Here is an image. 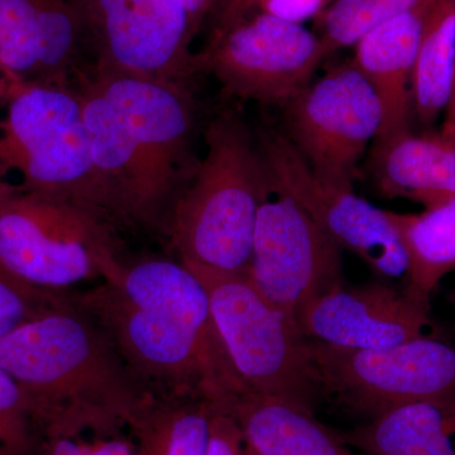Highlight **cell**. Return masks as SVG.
Here are the masks:
<instances>
[{
	"label": "cell",
	"instance_id": "obj_1",
	"mask_svg": "<svg viewBox=\"0 0 455 455\" xmlns=\"http://www.w3.org/2000/svg\"><path fill=\"white\" fill-rule=\"evenodd\" d=\"M106 331L147 394L224 411L248 392L212 317L208 292L181 262L122 259L104 280L68 291Z\"/></svg>",
	"mask_w": 455,
	"mask_h": 455
},
{
	"label": "cell",
	"instance_id": "obj_2",
	"mask_svg": "<svg viewBox=\"0 0 455 455\" xmlns=\"http://www.w3.org/2000/svg\"><path fill=\"white\" fill-rule=\"evenodd\" d=\"M77 88L92 161L122 232L166 239L173 205L200 163L193 82L92 71Z\"/></svg>",
	"mask_w": 455,
	"mask_h": 455
},
{
	"label": "cell",
	"instance_id": "obj_3",
	"mask_svg": "<svg viewBox=\"0 0 455 455\" xmlns=\"http://www.w3.org/2000/svg\"><path fill=\"white\" fill-rule=\"evenodd\" d=\"M0 370L25 391L38 425L92 415L131 421L151 396L68 291L61 304L0 340Z\"/></svg>",
	"mask_w": 455,
	"mask_h": 455
},
{
	"label": "cell",
	"instance_id": "obj_4",
	"mask_svg": "<svg viewBox=\"0 0 455 455\" xmlns=\"http://www.w3.org/2000/svg\"><path fill=\"white\" fill-rule=\"evenodd\" d=\"M205 155L176 200L166 241L180 262L248 276L260 205L271 193L256 133L235 108L203 128Z\"/></svg>",
	"mask_w": 455,
	"mask_h": 455
},
{
	"label": "cell",
	"instance_id": "obj_5",
	"mask_svg": "<svg viewBox=\"0 0 455 455\" xmlns=\"http://www.w3.org/2000/svg\"><path fill=\"white\" fill-rule=\"evenodd\" d=\"M122 228L92 161L77 86L9 80L0 99V176Z\"/></svg>",
	"mask_w": 455,
	"mask_h": 455
},
{
	"label": "cell",
	"instance_id": "obj_6",
	"mask_svg": "<svg viewBox=\"0 0 455 455\" xmlns=\"http://www.w3.org/2000/svg\"><path fill=\"white\" fill-rule=\"evenodd\" d=\"M119 235L73 204L0 176V267L37 289L101 281L121 259Z\"/></svg>",
	"mask_w": 455,
	"mask_h": 455
},
{
	"label": "cell",
	"instance_id": "obj_7",
	"mask_svg": "<svg viewBox=\"0 0 455 455\" xmlns=\"http://www.w3.org/2000/svg\"><path fill=\"white\" fill-rule=\"evenodd\" d=\"M187 267L205 287L221 340L248 390L314 411L322 392L310 340L298 322L266 300L247 277Z\"/></svg>",
	"mask_w": 455,
	"mask_h": 455
},
{
	"label": "cell",
	"instance_id": "obj_8",
	"mask_svg": "<svg viewBox=\"0 0 455 455\" xmlns=\"http://www.w3.org/2000/svg\"><path fill=\"white\" fill-rule=\"evenodd\" d=\"M310 355L320 392L370 419L412 401L455 395V346L427 335L372 350L310 340Z\"/></svg>",
	"mask_w": 455,
	"mask_h": 455
},
{
	"label": "cell",
	"instance_id": "obj_9",
	"mask_svg": "<svg viewBox=\"0 0 455 455\" xmlns=\"http://www.w3.org/2000/svg\"><path fill=\"white\" fill-rule=\"evenodd\" d=\"M328 56L316 33L259 11L209 41L196 64L228 97L284 108L313 83Z\"/></svg>",
	"mask_w": 455,
	"mask_h": 455
},
{
	"label": "cell",
	"instance_id": "obj_10",
	"mask_svg": "<svg viewBox=\"0 0 455 455\" xmlns=\"http://www.w3.org/2000/svg\"><path fill=\"white\" fill-rule=\"evenodd\" d=\"M283 110V133L310 169L325 181L353 188L383 123L381 101L353 59L311 83Z\"/></svg>",
	"mask_w": 455,
	"mask_h": 455
},
{
	"label": "cell",
	"instance_id": "obj_11",
	"mask_svg": "<svg viewBox=\"0 0 455 455\" xmlns=\"http://www.w3.org/2000/svg\"><path fill=\"white\" fill-rule=\"evenodd\" d=\"M92 71L193 82L191 44L199 29L181 0H76Z\"/></svg>",
	"mask_w": 455,
	"mask_h": 455
},
{
	"label": "cell",
	"instance_id": "obj_12",
	"mask_svg": "<svg viewBox=\"0 0 455 455\" xmlns=\"http://www.w3.org/2000/svg\"><path fill=\"white\" fill-rule=\"evenodd\" d=\"M256 139L272 188L293 197L341 250L355 254L374 274L407 281L409 260L388 211L358 196L353 188L319 178L283 132L259 131Z\"/></svg>",
	"mask_w": 455,
	"mask_h": 455
},
{
	"label": "cell",
	"instance_id": "obj_13",
	"mask_svg": "<svg viewBox=\"0 0 455 455\" xmlns=\"http://www.w3.org/2000/svg\"><path fill=\"white\" fill-rule=\"evenodd\" d=\"M341 252L300 204L271 187L257 218L247 278L296 320L305 305L344 283Z\"/></svg>",
	"mask_w": 455,
	"mask_h": 455
},
{
	"label": "cell",
	"instance_id": "obj_14",
	"mask_svg": "<svg viewBox=\"0 0 455 455\" xmlns=\"http://www.w3.org/2000/svg\"><path fill=\"white\" fill-rule=\"evenodd\" d=\"M0 64L18 82L79 85L94 65L76 0H0Z\"/></svg>",
	"mask_w": 455,
	"mask_h": 455
},
{
	"label": "cell",
	"instance_id": "obj_15",
	"mask_svg": "<svg viewBox=\"0 0 455 455\" xmlns=\"http://www.w3.org/2000/svg\"><path fill=\"white\" fill-rule=\"evenodd\" d=\"M430 302L385 283H341L305 305L299 328L309 340L338 348L372 350L425 337Z\"/></svg>",
	"mask_w": 455,
	"mask_h": 455
},
{
	"label": "cell",
	"instance_id": "obj_16",
	"mask_svg": "<svg viewBox=\"0 0 455 455\" xmlns=\"http://www.w3.org/2000/svg\"><path fill=\"white\" fill-rule=\"evenodd\" d=\"M368 171L383 197L439 208L455 199V127L379 137L371 146Z\"/></svg>",
	"mask_w": 455,
	"mask_h": 455
},
{
	"label": "cell",
	"instance_id": "obj_17",
	"mask_svg": "<svg viewBox=\"0 0 455 455\" xmlns=\"http://www.w3.org/2000/svg\"><path fill=\"white\" fill-rule=\"evenodd\" d=\"M431 2L374 27L355 44L353 61L382 104L377 139L411 130L412 73Z\"/></svg>",
	"mask_w": 455,
	"mask_h": 455
},
{
	"label": "cell",
	"instance_id": "obj_18",
	"mask_svg": "<svg viewBox=\"0 0 455 455\" xmlns=\"http://www.w3.org/2000/svg\"><path fill=\"white\" fill-rule=\"evenodd\" d=\"M256 455H357L314 411L248 391L224 410Z\"/></svg>",
	"mask_w": 455,
	"mask_h": 455
},
{
	"label": "cell",
	"instance_id": "obj_19",
	"mask_svg": "<svg viewBox=\"0 0 455 455\" xmlns=\"http://www.w3.org/2000/svg\"><path fill=\"white\" fill-rule=\"evenodd\" d=\"M337 434L364 455H455V395L403 403Z\"/></svg>",
	"mask_w": 455,
	"mask_h": 455
},
{
	"label": "cell",
	"instance_id": "obj_20",
	"mask_svg": "<svg viewBox=\"0 0 455 455\" xmlns=\"http://www.w3.org/2000/svg\"><path fill=\"white\" fill-rule=\"evenodd\" d=\"M218 410L188 398L149 396L130 421L134 455H206Z\"/></svg>",
	"mask_w": 455,
	"mask_h": 455
},
{
	"label": "cell",
	"instance_id": "obj_21",
	"mask_svg": "<svg viewBox=\"0 0 455 455\" xmlns=\"http://www.w3.org/2000/svg\"><path fill=\"white\" fill-rule=\"evenodd\" d=\"M455 76V0H433L412 73V116L433 127L445 113Z\"/></svg>",
	"mask_w": 455,
	"mask_h": 455
},
{
	"label": "cell",
	"instance_id": "obj_22",
	"mask_svg": "<svg viewBox=\"0 0 455 455\" xmlns=\"http://www.w3.org/2000/svg\"><path fill=\"white\" fill-rule=\"evenodd\" d=\"M388 215L409 260L405 289L430 302L440 281L455 271V199L420 214Z\"/></svg>",
	"mask_w": 455,
	"mask_h": 455
},
{
	"label": "cell",
	"instance_id": "obj_23",
	"mask_svg": "<svg viewBox=\"0 0 455 455\" xmlns=\"http://www.w3.org/2000/svg\"><path fill=\"white\" fill-rule=\"evenodd\" d=\"M38 427L36 455H134L130 421L114 416L53 419Z\"/></svg>",
	"mask_w": 455,
	"mask_h": 455
},
{
	"label": "cell",
	"instance_id": "obj_24",
	"mask_svg": "<svg viewBox=\"0 0 455 455\" xmlns=\"http://www.w3.org/2000/svg\"><path fill=\"white\" fill-rule=\"evenodd\" d=\"M429 0H337L314 20L316 35L329 56L355 46L367 32L386 20Z\"/></svg>",
	"mask_w": 455,
	"mask_h": 455
},
{
	"label": "cell",
	"instance_id": "obj_25",
	"mask_svg": "<svg viewBox=\"0 0 455 455\" xmlns=\"http://www.w3.org/2000/svg\"><path fill=\"white\" fill-rule=\"evenodd\" d=\"M40 427L31 401L8 373L0 370V455L37 454Z\"/></svg>",
	"mask_w": 455,
	"mask_h": 455
},
{
	"label": "cell",
	"instance_id": "obj_26",
	"mask_svg": "<svg viewBox=\"0 0 455 455\" xmlns=\"http://www.w3.org/2000/svg\"><path fill=\"white\" fill-rule=\"evenodd\" d=\"M65 292L37 289L0 267V340L61 304Z\"/></svg>",
	"mask_w": 455,
	"mask_h": 455
},
{
	"label": "cell",
	"instance_id": "obj_27",
	"mask_svg": "<svg viewBox=\"0 0 455 455\" xmlns=\"http://www.w3.org/2000/svg\"><path fill=\"white\" fill-rule=\"evenodd\" d=\"M206 455H256L235 419L223 411L215 412L211 443Z\"/></svg>",
	"mask_w": 455,
	"mask_h": 455
},
{
	"label": "cell",
	"instance_id": "obj_28",
	"mask_svg": "<svg viewBox=\"0 0 455 455\" xmlns=\"http://www.w3.org/2000/svg\"><path fill=\"white\" fill-rule=\"evenodd\" d=\"M337 0H259L257 9L287 22L298 23L315 20Z\"/></svg>",
	"mask_w": 455,
	"mask_h": 455
},
{
	"label": "cell",
	"instance_id": "obj_29",
	"mask_svg": "<svg viewBox=\"0 0 455 455\" xmlns=\"http://www.w3.org/2000/svg\"><path fill=\"white\" fill-rule=\"evenodd\" d=\"M259 0H220L212 9L211 16V37H220L221 33L254 13ZM208 41V42H209Z\"/></svg>",
	"mask_w": 455,
	"mask_h": 455
},
{
	"label": "cell",
	"instance_id": "obj_30",
	"mask_svg": "<svg viewBox=\"0 0 455 455\" xmlns=\"http://www.w3.org/2000/svg\"><path fill=\"white\" fill-rule=\"evenodd\" d=\"M218 2L220 0H181L182 4L187 8L188 16L199 31L204 20L211 16L212 9L215 8Z\"/></svg>",
	"mask_w": 455,
	"mask_h": 455
},
{
	"label": "cell",
	"instance_id": "obj_31",
	"mask_svg": "<svg viewBox=\"0 0 455 455\" xmlns=\"http://www.w3.org/2000/svg\"><path fill=\"white\" fill-rule=\"evenodd\" d=\"M445 125H451V127H455V76H454V86H453V94H451V103L445 110V121L443 123Z\"/></svg>",
	"mask_w": 455,
	"mask_h": 455
},
{
	"label": "cell",
	"instance_id": "obj_32",
	"mask_svg": "<svg viewBox=\"0 0 455 455\" xmlns=\"http://www.w3.org/2000/svg\"><path fill=\"white\" fill-rule=\"evenodd\" d=\"M9 76L7 73H5L4 68H3L2 64H0V98L4 94L5 89H7L9 83Z\"/></svg>",
	"mask_w": 455,
	"mask_h": 455
},
{
	"label": "cell",
	"instance_id": "obj_33",
	"mask_svg": "<svg viewBox=\"0 0 455 455\" xmlns=\"http://www.w3.org/2000/svg\"><path fill=\"white\" fill-rule=\"evenodd\" d=\"M451 304H453L455 307V293H453V295H451Z\"/></svg>",
	"mask_w": 455,
	"mask_h": 455
}]
</instances>
